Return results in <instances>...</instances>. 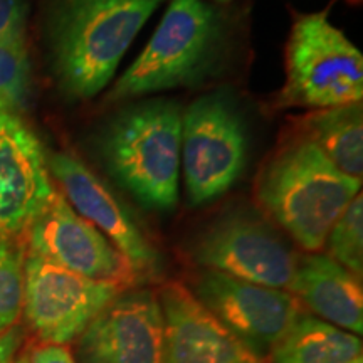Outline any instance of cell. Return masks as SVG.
Masks as SVG:
<instances>
[{"mask_svg": "<svg viewBox=\"0 0 363 363\" xmlns=\"http://www.w3.org/2000/svg\"><path fill=\"white\" fill-rule=\"evenodd\" d=\"M328 256L353 276H363V199L362 192L345 208L325 242Z\"/></svg>", "mask_w": 363, "mask_h": 363, "instance_id": "obj_20", "label": "cell"}, {"mask_svg": "<svg viewBox=\"0 0 363 363\" xmlns=\"http://www.w3.org/2000/svg\"><path fill=\"white\" fill-rule=\"evenodd\" d=\"M363 56L328 19V11L298 16L286 44V81L278 108H325L362 103Z\"/></svg>", "mask_w": 363, "mask_h": 363, "instance_id": "obj_5", "label": "cell"}, {"mask_svg": "<svg viewBox=\"0 0 363 363\" xmlns=\"http://www.w3.org/2000/svg\"><path fill=\"white\" fill-rule=\"evenodd\" d=\"M54 194L43 145L21 116L0 113V238L22 235Z\"/></svg>", "mask_w": 363, "mask_h": 363, "instance_id": "obj_13", "label": "cell"}, {"mask_svg": "<svg viewBox=\"0 0 363 363\" xmlns=\"http://www.w3.org/2000/svg\"><path fill=\"white\" fill-rule=\"evenodd\" d=\"M13 363H29V360H27V357H21V358H17Z\"/></svg>", "mask_w": 363, "mask_h": 363, "instance_id": "obj_24", "label": "cell"}, {"mask_svg": "<svg viewBox=\"0 0 363 363\" xmlns=\"http://www.w3.org/2000/svg\"><path fill=\"white\" fill-rule=\"evenodd\" d=\"M22 343L21 326H12L11 330L0 333V363H13L16 353Z\"/></svg>", "mask_w": 363, "mask_h": 363, "instance_id": "obj_23", "label": "cell"}, {"mask_svg": "<svg viewBox=\"0 0 363 363\" xmlns=\"http://www.w3.org/2000/svg\"><path fill=\"white\" fill-rule=\"evenodd\" d=\"M182 108L150 99L104 126L98 150L108 174L145 207L169 212L179 202Z\"/></svg>", "mask_w": 363, "mask_h": 363, "instance_id": "obj_3", "label": "cell"}, {"mask_svg": "<svg viewBox=\"0 0 363 363\" xmlns=\"http://www.w3.org/2000/svg\"><path fill=\"white\" fill-rule=\"evenodd\" d=\"M26 0H0V34L7 33L11 27L26 22Z\"/></svg>", "mask_w": 363, "mask_h": 363, "instance_id": "obj_22", "label": "cell"}, {"mask_svg": "<svg viewBox=\"0 0 363 363\" xmlns=\"http://www.w3.org/2000/svg\"><path fill=\"white\" fill-rule=\"evenodd\" d=\"M167 0H52L44 35L52 76L78 101L106 88L142 27Z\"/></svg>", "mask_w": 363, "mask_h": 363, "instance_id": "obj_1", "label": "cell"}, {"mask_svg": "<svg viewBox=\"0 0 363 363\" xmlns=\"http://www.w3.org/2000/svg\"><path fill=\"white\" fill-rule=\"evenodd\" d=\"M190 291L262 360L303 313L301 303L286 289L247 283L214 269H203Z\"/></svg>", "mask_w": 363, "mask_h": 363, "instance_id": "obj_10", "label": "cell"}, {"mask_svg": "<svg viewBox=\"0 0 363 363\" xmlns=\"http://www.w3.org/2000/svg\"><path fill=\"white\" fill-rule=\"evenodd\" d=\"M81 363H162L163 315L150 289H126L79 337Z\"/></svg>", "mask_w": 363, "mask_h": 363, "instance_id": "obj_12", "label": "cell"}, {"mask_svg": "<svg viewBox=\"0 0 363 363\" xmlns=\"http://www.w3.org/2000/svg\"><path fill=\"white\" fill-rule=\"evenodd\" d=\"M26 244L22 235L0 238V333L17 325L24 305Z\"/></svg>", "mask_w": 363, "mask_h": 363, "instance_id": "obj_19", "label": "cell"}, {"mask_svg": "<svg viewBox=\"0 0 363 363\" xmlns=\"http://www.w3.org/2000/svg\"><path fill=\"white\" fill-rule=\"evenodd\" d=\"M247 126L229 94H203L182 113L180 170L192 206L222 197L247 165Z\"/></svg>", "mask_w": 363, "mask_h": 363, "instance_id": "obj_6", "label": "cell"}, {"mask_svg": "<svg viewBox=\"0 0 363 363\" xmlns=\"http://www.w3.org/2000/svg\"><path fill=\"white\" fill-rule=\"evenodd\" d=\"M222 52V21L206 0H170L152 39L120 76L108 101H123L206 78Z\"/></svg>", "mask_w": 363, "mask_h": 363, "instance_id": "obj_4", "label": "cell"}, {"mask_svg": "<svg viewBox=\"0 0 363 363\" xmlns=\"http://www.w3.org/2000/svg\"><path fill=\"white\" fill-rule=\"evenodd\" d=\"M33 89V66L27 49L26 22L0 34V113L21 116Z\"/></svg>", "mask_w": 363, "mask_h": 363, "instance_id": "obj_18", "label": "cell"}, {"mask_svg": "<svg viewBox=\"0 0 363 363\" xmlns=\"http://www.w3.org/2000/svg\"><path fill=\"white\" fill-rule=\"evenodd\" d=\"M190 256L203 269L286 291L298 259L274 227L251 211L220 216L199 235Z\"/></svg>", "mask_w": 363, "mask_h": 363, "instance_id": "obj_7", "label": "cell"}, {"mask_svg": "<svg viewBox=\"0 0 363 363\" xmlns=\"http://www.w3.org/2000/svg\"><path fill=\"white\" fill-rule=\"evenodd\" d=\"M163 315L162 363H266L182 283L157 294Z\"/></svg>", "mask_w": 363, "mask_h": 363, "instance_id": "obj_14", "label": "cell"}, {"mask_svg": "<svg viewBox=\"0 0 363 363\" xmlns=\"http://www.w3.org/2000/svg\"><path fill=\"white\" fill-rule=\"evenodd\" d=\"M360 190L362 179L340 172L298 131L271 155L256 180L259 206L308 252L325 247L331 227Z\"/></svg>", "mask_w": 363, "mask_h": 363, "instance_id": "obj_2", "label": "cell"}, {"mask_svg": "<svg viewBox=\"0 0 363 363\" xmlns=\"http://www.w3.org/2000/svg\"><path fill=\"white\" fill-rule=\"evenodd\" d=\"M298 133L310 140L343 174L363 175L362 103L315 110L298 121Z\"/></svg>", "mask_w": 363, "mask_h": 363, "instance_id": "obj_16", "label": "cell"}, {"mask_svg": "<svg viewBox=\"0 0 363 363\" xmlns=\"http://www.w3.org/2000/svg\"><path fill=\"white\" fill-rule=\"evenodd\" d=\"M26 251L94 281L131 288L140 281L135 267L91 222L56 194L22 233Z\"/></svg>", "mask_w": 363, "mask_h": 363, "instance_id": "obj_9", "label": "cell"}, {"mask_svg": "<svg viewBox=\"0 0 363 363\" xmlns=\"http://www.w3.org/2000/svg\"><path fill=\"white\" fill-rule=\"evenodd\" d=\"M288 291L328 323L362 335V279L331 259L328 254L298 256Z\"/></svg>", "mask_w": 363, "mask_h": 363, "instance_id": "obj_15", "label": "cell"}, {"mask_svg": "<svg viewBox=\"0 0 363 363\" xmlns=\"http://www.w3.org/2000/svg\"><path fill=\"white\" fill-rule=\"evenodd\" d=\"M217 2H230V0H217Z\"/></svg>", "mask_w": 363, "mask_h": 363, "instance_id": "obj_25", "label": "cell"}, {"mask_svg": "<svg viewBox=\"0 0 363 363\" xmlns=\"http://www.w3.org/2000/svg\"><path fill=\"white\" fill-rule=\"evenodd\" d=\"M45 158L49 175L59 184L62 197L123 254L140 279L160 274V252L106 184L71 153L56 152Z\"/></svg>", "mask_w": 363, "mask_h": 363, "instance_id": "obj_11", "label": "cell"}, {"mask_svg": "<svg viewBox=\"0 0 363 363\" xmlns=\"http://www.w3.org/2000/svg\"><path fill=\"white\" fill-rule=\"evenodd\" d=\"M362 353L358 335L301 313L267 358L269 363H362Z\"/></svg>", "mask_w": 363, "mask_h": 363, "instance_id": "obj_17", "label": "cell"}, {"mask_svg": "<svg viewBox=\"0 0 363 363\" xmlns=\"http://www.w3.org/2000/svg\"><path fill=\"white\" fill-rule=\"evenodd\" d=\"M27 360L29 363H76L66 345L54 343H40L39 347L33 348Z\"/></svg>", "mask_w": 363, "mask_h": 363, "instance_id": "obj_21", "label": "cell"}, {"mask_svg": "<svg viewBox=\"0 0 363 363\" xmlns=\"http://www.w3.org/2000/svg\"><path fill=\"white\" fill-rule=\"evenodd\" d=\"M126 289L84 278L26 251L22 313L40 343L67 345L79 338L103 308Z\"/></svg>", "mask_w": 363, "mask_h": 363, "instance_id": "obj_8", "label": "cell"}]
</instances>
